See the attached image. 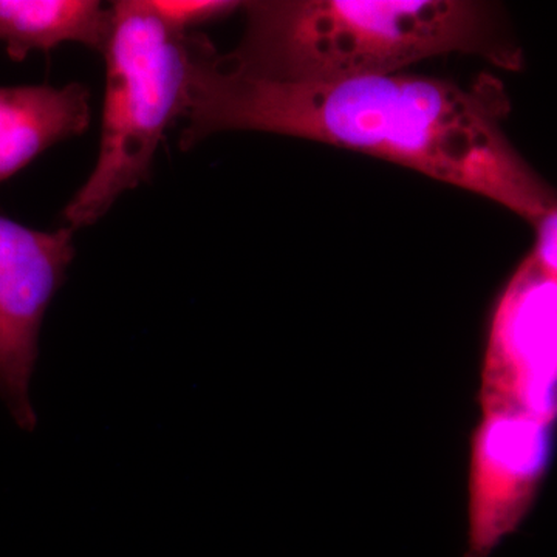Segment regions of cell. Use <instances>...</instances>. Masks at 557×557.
<instances>
[{
	"mask_svg": "<svg viewBox=\"0 0 557 557\" xmlns=\"http://www.w3.org/2000/svg\"><path fill=\"white\" fill-rule=\"evenodd\" d=\"M504 84L471 86L395 73L336 83H282L228 67L197 36L180 149L218 132H269L357 150L494 201L531 226L557 208V189L505 132Z\"/></svg>",
	"mask_w": 557,
	"mask_h": 557,
	"instance_id": "cell-1",
	"label": "cell"
},
{
	"mask_svg": "<svg viewBox=\"0 0 557 557\" xmlns=\"http://www.w3.org/2000/svg\"><path fill=\"white\" fill-rule=\"evenodd\" d=\"M73 233L28 228L0 214V398L22 431L38 426L30 384L39 333L75 259Z\"/></svg>",
	"mask_w": 557,
	"mask_h": 557,
	"instance_id": "cell-5",
	"label": "cell"
},
{
	"mask_svg": "<svg viewBox=\"0 0 557 557\" xmlns=\"http://www.w3.org/2000/svg\"><path fill=\"white\" fill-rule=\"evenodd\" d=\"M150 3L164 24L182 33H189L197 25L223 20L244 5V2L233 0H150Z\"/></svg>",
	"mask_w": 557,
	"mask_h": 557,
	"instance_id": "cell-9",
	"label": "cell"
},
{
	"mask_svg": "<svg viewBox=\"0 0 557 557\" xmlns=\"http://www.w3.org/2000/svg\"><path fill=\"white\" fill-rule=\"evenodd\" d=\"M555 431L520 413H482L469 453L465 557H490L522 525L552 467Z\"/></svg>",
	"mask_w": 557,
	"mask_h": 557,
	"instance_id": "cell-6",
	"label": "cell"
},
{
	"mask_svg": "<svg viewBox=\"0 0 557 557\" xmlns=\"http://www.w3.org/2000/svg\"><path fill=\"white\" fill-rule=\"evenodd\" d=\"M112 28V7L95 0H0V42L11 61L33 50L49 53L64 42H79L102 53Z\"/></svg>",
	"mask_w": 557,
	"mask_h": 557,
	"instance_id": "cell-8",
	"label": "cell"
},
{
	"mask_svg": "<svg viewBox=\"0 0 557 557\" xmlns=\"http://www.w3.org/2000/svg\"><path fill=\"white\" fill-rule=\"evenodd\" d=\"M482 413L557 426V276L528 252L491 311L479 391Z\"/></svg>",
	"mask_w": 557,
	"mask_h": 557,
	"instance_id": "cell-4",
	"label": "cell"
},
{
	"mask_svg": "<svg viewBox=\"0 0 557 557\" xmlns=\"http://www.w3.org/2000/svg\"><path fill=\"white\" fill-rule=\"evenodd\" d=\"M228 67L282 83L386 76L443 54L523 69L522 47L496 3L475 0H256Z\"/></svg>",
	"mask_w": 557,
	"mask_h": 557,
	"instance_id": "cell-2",
	"label": "cell"
},
{
	"mask_svg": "<svg viewBox=\"0 0 557 557\" xmlns=\"http://www.w3.org/2000/svg\"><path fill=\"white\" fill-rule=\"evenodd\" d=\"M196 38L164 24L150 0L112 3L100 150L62 212L69 228L94 225L149 180L164 134L188 110Z\"/></svg>",
	"mask_w": 557,
	"mask_h": 557,
	"instance_id": "cell-3",
	"label": "cell"
},
{
	"mask_svg": "<svg viewBox=\"0 0 557 557\" xmlns=\"http://www.w3.org/2000/svg\"><path fill=\"white\" fill-rule=\"evenodd\" d=\"M534 230V245L530 252L557 276V208L539 220Z\"/></svg>",
	"mask_w": 557,
	"mask_h": 557,
	"instance_id": "cell-10",
	"label": "cell"
},
{
	"mask_svg": "<svg viewBox=\"0 0 557 557\" xmlns=\"http://www.w3.org/2000/svg\"><path fill=\"white\" fill-rule=\"evenodd\" d=\"M89 124L90 94L83 84L0 87V183Z\"/></svg>",
	"mask_w": 557,
	"mask_h": 557,
	"instance_id": "cell-7",
	"label": "cell"
}]
</instances>
